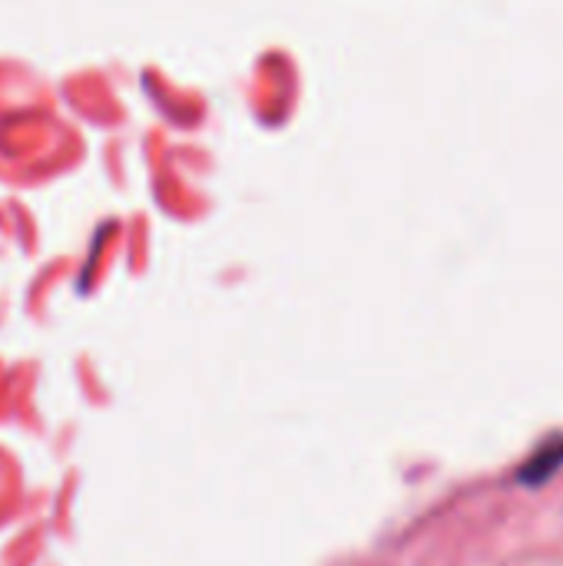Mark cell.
Masks as SVG:
<instances>
[{"label":"cell","mask_w":563,"mask_h":566,"mask_svg":"<svg viewBox=\"0 0 563 566\" xmlns=\"http://www.w3.org/2000/svg\"><path fill=\"white\" fill-rule=\"evenodd\" d=\"M563 468V438L561 441H548L524 468H521V474H518V481L521 484H528V488H538V484H544V481H551L557 471Z\"/></svg>","instance_id":"6da1fadb"}]
</instances>
